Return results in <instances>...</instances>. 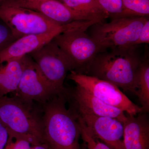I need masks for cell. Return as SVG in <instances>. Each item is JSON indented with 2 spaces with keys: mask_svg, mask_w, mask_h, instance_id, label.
<instances>
[{
  "mask_svg": "<svg viewBox=\"0 0 149 149\" xmlns=\"http://www.w3.org/2000/svg\"><path fill=\"white\" fill-rule=\"evenodd\" d=\"M28 55L56 91L61 95L66 94L65 80L67 72L74 70V68L69 58L53 40Z\"/></svg>",
  "mask_w": 149,
  "mask_h": 149,
  "instance_id": "6",
  "label": "cell"
},
{
  "mask_svg": "<svg viewBox=\"0 0 149 149\" xmlns=\"http://www.w3.org/2000/svg\"><path fill=\"white\" fill-rule=\"evenodd\" d=\"M123 11L121 17H147L149 15V0H121Z\"/></svg>",
  "mask_w": 149,
  "mask_h": 149,
  "instance_id": "18",
  "label": "cell"
},
{
  "mask_svg": "<svg viewBox=\"0 0 149 149\" xmlns=\"http://www.w3.org/2000/svg\"><path fill=\"white\" fill-rule=\"evenodd\" d=\"M68 78L107 104L119 109L127 115L134 116L143 112L139 107L112 83L83 73L70 71Z\"/></svg>",
  "mask_w": 149,
  "mask_h": 149,
  "instance_id": "7",
  "label": "cell"
},
{
  "mask_svg": "<svg viewBox=\"0 0 149 149\" xmlns=\"http://www.w3.org/2000/svg\"><path fill=\"white\" fill-rule=\"evenodd\" d=\"M15 40L8 27L0 24V52Z\"/></svg>",
  "mask_w": 149,
  "mask_h": 149,
  "instance_id": "22",
  "label": "cell"
},
{
  "mask_svg": "<svg viewBox=\"0 0 149 149\" xmlns=\"http://www.w3.org/2000/svg\"><path fill=\"white\" fill-rule=\"evenodd\" d=\"M17 1H44V0H17Z\"/></svg>",
  "mask_w": 149,
  "mask_h": 149,
  "instance_id": "26",
  "label": "cell"
},
{
  "mask_svg": "<svg viewBox=\"0 0 149 149\" xmlns=\"http://www.w3.org/2000/svg\"><path fill=\"white\" fill-rule=\"evenodd\" d=\"M32 144L23 136L9 133V137L4 149H29Z\"/></svg>",
  "mask_w": 149,
  "mask_h": 149,
  "instance_id": "21",
  "label": "cell"
},
{
  "mask_svg": "<svg viewBox=\"0 0 149 149\" xmlns=\"http://www.w3.org/2000/svg\"><path fill=\"white\" fill-rule=\"evenodd\" d=\"M136 47L114 49L99 53L83 73L85 71V74L108 81L125 92L135 94L142 62L136 52Z\"/></svg>",
  "mask_w": 149,
  "mask_h": 149,
  "instance_id": "1",
  "label": "cell"
},
{
  "mask_svg": "<svg viewBox=\"0 0 149 149\" xmlns=\"http://www.w3.org/2000/svg\"><path fill=\"white\" fill-rule=\"evenodd\" d=\"M65 95L56 96L44 104V141L52 149H82L77 113L67 108Z\"/></svg>",
  "mask_w": 149,
  "mask_h": 149,
  "instance_id": "2",
  "label": "cell"
},
{
  "mask_svg": "<svg viewBox=\"0 0 149 149\" xmlns=\"http://www.w3.org/2000/svg\"><path fill=\"white\" fill-rule=\"evenodd\" d=\"M126 116L123 123L125 149H149V120L147 113Z\"/></svg>",
  "mask_w": 149,
  "mask_h": 149,
  "instance_id": "14",
  "label": "cell"
},
{
  "mask_svg": "<svg viewBox=\"0 0 149 149\" xmlns=\"http://www.w3.org/2000/svg\"><path fill=\"white\" fill-rule=\"evenodd\" d=\"M9 137V133L8 130L0 120V149H4Z\"/></svg>",
  "mask_w": 149,
  "mask_h": 149,
  "instance_id": "24",
  "label": "cell"
},
{
  "mask_svg": "<svg viewBox=\"0 0 149 149\" xmlns=\"http://www.w3.org/2000/svg\"><path fill=\"white\" fill-rule=\"evenodd\" d=\"M72 96L77 112L112 118L122 123L126 120L127 116L124 111L107 104L78 85L74 88Z\"/></svg>",
  "mask_w": 149,
  "mask_h": 149,
  "instance_id": "13",
  "label": "cell"
},
{
  "mask_svg": "<svg viewBox=\"0 0 149 149\" xmlns=\"http://www.w3.org/2000/svg\"><path fill=\"white\" fill-rule=\"evenodd\" d=\"M72 10L94 19L104 21L108 15L95 0H58Z\"/></svg>",
  "mask_w": 149,
  "mask_h": 149,
  "instance_id": "16",
  "label": "cell"
},
{
  "mask_svg": "<svg viewBox=\"0 0 149 149\" xmlns=\"http://www.w3.org/2000/svg\"><path fill=\"white\" fill-rule=\"evenodd\" d=\"M149 43V20L145 22L138 39L133 45V47H137L140 45Z\"/></svg>",
  "mask_w": 149,
  "mask_h": 149,
  "instance_id": "23",
  "label": "cell"
},
{
  "mask_svg": "<svg viewBox=\"0 0 149 149\" xmlns=\"http://www.w3.org/2000/svg\"><path fill=\"white\" fill-rule=\"evenodd\" d=\"M5 1L6 0H0V5Z\"/></svg>",
  "mask_w": 149,
  "mask_h": 149,
  "instance_id": "27",
  "label": "cell"
},
{
  "mask_svg": "<svg viewBox=\"0 0 149 149\" xmlns=\"http://www.w3.org/2000/svg\"><path fill=\"white\" fill-rule=\"evenodd\" d=\"M29 149H52L47 143L45 142L32 145Z\"/></svg>",
  "mask_w": 149,
  "mask_h": 149,
  "instance_id": "25",
  "label": "cell"
},
{
  "mask_svg": "<svg viewBox=\"0 0 149 149\" xmlns=\"http://www.w3.org/2000/svg\"><path fill=\"white\" fill-rule=\"evenodd\" d=\"M111 19L121 17L123 7L121 0H95Z\"/></svg>",
  "mask_w": 149,
  "mask_h": 149,
  "instance_id": "20",
  "label": "cell"
},
{
  "mask_svg": "<svg viewBox=\"0 0 149 149\" xmlns=\"http://www.w3.org/2000/svg\"><path fill=\"white\" fill-rule=\"evenodd\" d=\"M80 25V22H77L63 25L47 33L21 37L0 52V64L10 60L21 58L50 42L62 32L78 28Z\"/></svg>",
  "mask_w": 149,
  "mask_h": 149,
  "instance_id": "10",
  "label": "cell"
},
{
  "mask_svg": "<svg viewBox=\"0 0 149 149\" xmlns=\"http://www.w3.org/2000/svg\"><path fill=\"white\" fill-rule=\"evenodd\" d=\"M77 117L80 123L81 138L85 149H111L93 135L78 115Z\"/></svg>",
  "mask_w": 149,
  "mask_h": 149,
  "instance_id": "19",
  "label": "cell"
},
{
  "mask_svg": "<svg viewBox=\"0 0 149 149\" xmlns=\"http://www.w3.org/2000/svg\"><path fill=\"white\" fill-rule=\"evenodd\" d=\"M83 29L66 30L57 35L53 40L68 56L74 71L83 73L97 55L102 52L100 46L91 35Z\"/></svg>",
  "mask_w": 149,
  "mask_h": 149,
  "instance_id": "8",
  "label": "cell"
},
{
  "mask_svg": "<svg viewBox=\"0 0 149 149\" xmlns=\"http://www.w3.org/2000/svg\"><path fill=\"white\" fill-rule=\"evenodd\" d=\"M21 58L10 60L0 64V97L17 90L22 74Z\"/></svg>",
  "mask_w": 149,
  "mask_h": 149,
  "instance_id": "15",
  "label": "cell"
},
{
  "mask_svg": "<svg viewBox=\"0 0 149 149\" xmlns=\"http://www.w3.org/2000/svg\"><path fill=\"white\" fill-rule=\"evenodd\" d=\"M135 95L139 98L143 112L149 111V65L142 61L139 68L138 87Z\"/></svg>",
  "mask_w": 149,
  "mask_h": 149,
  "instance_id": "17",
  "label": "cell"
},
{
  "mask_svg": "<svg viewBox=\"0 0 149 149\" xmlns=\"http://www.w3.org/2000/svg\"><path fill=\"white\" fill-rule=\"evenodd\" d=\"M10 1L17 5L38 12L60 25H66L78 21L98 20L72 10L58 0L38 1Z\"/></svg>",
  "mask_w": 149,
  "mask_h": 149,
  "instance_id": "12",
  "label": "cell"
},
{
  "mask_svg": "<svg viewBox=\"0 0 149 149\" xmlns=\"http://www.w3.org/2000/svg\"><path fill=\"white\" fill-rule=\"evenodd\" d=\"M30 106L16 97H0L1 122L9 133L25 137L34 145L45 141L42 118Z\"/></svg>",
  "mask_w": 149,
  "mask_h": 149,
  "instance_id": "3",
  "label": "cell"
},
{
  "mask_svg": "<svg viewBox=\"0 0 149 149\" xmlns=\"http://www.w3.org/2000/svg\"><path fill=\"white\" fill-rule=\"evenodd\" d=\"M76 112L93 135L111 149H125L122 122L112 118Z\"/></svg>",
  "mask_w": 149,
  "mask_h": 149,
  "instance_id": "11",
  "label": "cell"
},
{
  "mask_svg": "<svg viewBox=\"0 0 149 149\" xmlns=\"http://www.w3.org/2000/svg\"><path fill=\"white\" fill-rule=\"evenodd\" d=\"M148 17H133L111 19L93 24L90 27L91 37L100 46L102 52L133 47Z\"/></svg>",
  "mask_w": 149,
  "mask_h": 149,
  "instance_id": "4",
  "label": "cell"
},
{
  "mask_svg": "<svg viewBox=\"0 0 149 149\" xmlns=\"http://www.w3.org/2000/svg\"><path fill=\"white\" fill-rule=\"evenodd\" d=\"M0 19L16 40L26 35L47 33L65 25L57 24L36 11L17 5L10 0H6L0 5Z\"/></svg>",
  "mask_w": 149,
  "mask_h": 149,
  "instance_id": "5",
  "label": "cell"
},
{
  "mask_svg": "<svg viewBox=\"0 0 149 149\" xmlns=\"http://www.w3.org/2000/svg\"><path fill=\"white\" fill-rule=\"evenodd\" d=\"M21 60L22 74L15 92L16 97L31 104L33 101L45 104L56 96L61 95L44 77L30 56H24Z\"/></svg>",
  "mask_w": 149,
  "mask_h": 149,
  "instance_id": "9",
  "label": "cell"
}]
</instances>
